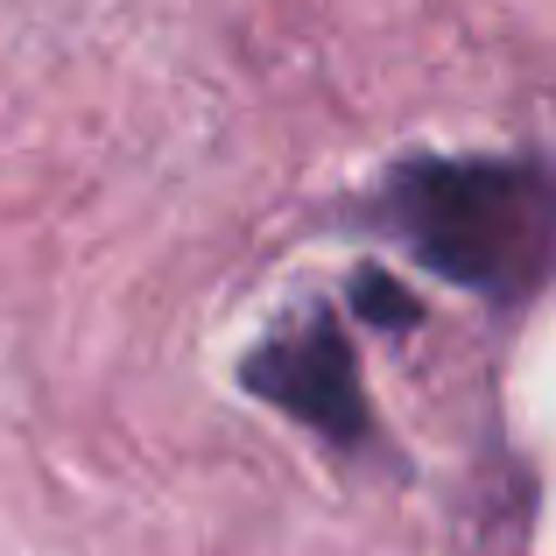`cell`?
Here are the masks:
<instances>
[{
  "label": "cell",
  "mask_w": 556,
  "mask_h": 556,
  "mask_svg": "<svg viewBox=\"0 0 556 556\" xmlns=\"http://www.w3.org/2000/svg\"><path fill=\"white\" fill-rule=\"evenodd\" d=\"M388 218L422 268L472 296H535L556 268V177L515 155H430L394 169Z\"/></svg>",
  "instance_id": "6da1fadb"
},
{
  "label": "cell",
  "mask_w": 556,
  "mask_h": 556,
  "mask_svg": "<svg viewBox=\"0 0 556 556\" xmlns=\"http://www.w3.org/2000/svg\"><path fill=\"white\" fill-rule=\"evenodd\" d=\"M353 296H359V311H367L374 325H416V296H408V289H394L388 275H374V268L359 275Z\"/></svg>",
  "instance_id": "3957f363"
},
{
  "label": "cell",
  "mask_w": 556,
  "mask_h": 556,
  "mask_svg": "<svg viewBox=\"0 0 556 556\" xmlns=\"http://www.w3.org/2000/svg\"><path fill=\"white\" fill-rule=\"evenodd\" d=\"M247 388L261 402H275L282 416H296L303 430L331 437V444H367L374 416H367V388H359V359L331 317L261 339V353L247 359Z\"/></svg>",
  "instance_id": "7a4b0ae2"
}]
</instances>
